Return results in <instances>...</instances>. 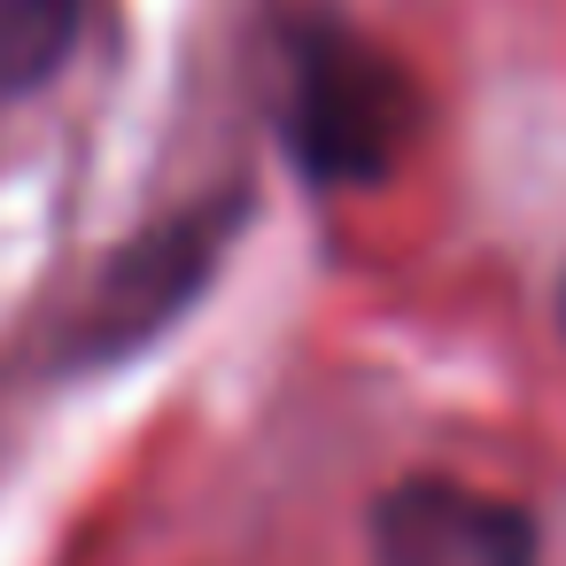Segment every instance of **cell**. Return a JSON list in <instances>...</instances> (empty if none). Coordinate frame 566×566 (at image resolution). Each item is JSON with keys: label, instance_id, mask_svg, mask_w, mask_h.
<instances>
[{"label": "cell", "instance_id": "obj_2", "mask_svg": "<svg viewBox=\"0 0 566 566\" xmlns=\"http://www.w3.org/2000/svg\"><path fill=\"white\" fill-rule=\"evenodd\" d=\"M233 226H241V195L148 226V233L102 272V287L86 295L78 357H86V365H117V357L148 349L164 326H179V318L195 311V295L210 287V272H218Z\"/></svg>", "mask_w": 566, "mask_h": 566}, {"label": "cell", "instance_id": "obj_3", "mask_svg": "<svg viewBox=\"0 0 566 566\" xmlns=\"http://www.w3.org/2000/svg\"><path fill=\"white\" fill-rule=\"evenodd\" d=\"M373 566H535V527L481 489L411 481L373 512Z\"/></svg>", "mask_w": 566, "mask_h": 566}, {"label": "cell", "instance_id": "obj_5", "mask_svg": "<svg viewBox=\"0 0 566 566\" xmlns=\"http://www.w3.org/2000/svg\"><path fill=\"white\" fill-rule=\"evenodd\" d=\"M558 303H566V295H558Z\"/></svg>", "mask_w": 566, "mask_h": 566}, {"label": "cell", "instance_id": "obj_4", "mask_svg": "<svg viewBox=\"0 0 566 566\" xmlns=\"http://www.w3.org/2000/svg\"><path fill=\"white\" fill-rule=\"evenodd\" d=\"M86 24V0H0V109L40 94Z\"/></svg>", "mask_w": 566, "mask_h": 566}, {"label": "cell", "instance_id": "obj_1", "mask_svg": "<svg viewBox=\"0 0 566 566\" xmlns=\"http://www.w3.org/2000/svg\"><path fill=\"white\" fill-rule=\"evenodd\" d=\"M411 86L349 24H303L287 40V148L318 187H373L403 156Z\"/></svg>", "mask_w": 566, "mask_h": 566}]
</instances>
